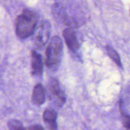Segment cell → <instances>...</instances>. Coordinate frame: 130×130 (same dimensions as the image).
I'll use <instances>...</instances> for the list:
<instances>
[{
  "instance_id": "1",
  "label": "cell",
  "mask_w": 130,
  "mask_h": 130,
  "mask_svg": "<svg viewBox=\"0 0 130 130\" xmlns=\"http://www.w3.org/2000/svg\"><path fill=\"white\" fill-rule=\"evenodd\" d=\"M38 16L36 12L30 10L25 9L17 17L15 22L17 35L24 39L34 33L37 25Z\"/></svg>"
},
{
  "instance_id": "5",
  "label": "cell",
  "mask_w": 130,
  "mask_h": 130,
  "mask_svg": "<svg viewBox=\"0 0 130 130\" xmlns=\"http://www.w3.org/2000/svg\"><path fill=\"white\" fill-rule=\"evenodd\" d=\"M63 36L67 47L72 52H76L79 50L80 45L75 31L71 29H66L63 31Z\"/></svg>"
},
{
  "instance_id": "6",
  "label": "cell",
  "mask_w": 130,
  "mask_h": 130,
  "mask_svg": "<svg viewBox=\"0 0 130 130\" xmlns=\"http://www.w3.org/2000/svg\"><path fill=\"white\" fill-rule=\"evenodd\" d=\"M31 70L32 74L35 76H40L43 73V61L41 56L36 51L32 52Z\"/></svg>"
},
{
  "instance_id": "2",
  "label": "cell",
  "mask_w": 130,
  "mask_h": 130,
  "mask_svg": "<svg viewBox=\"0 0 130 130\" xmlns=\"http://www.w3.org/2000/svg\"><path fill=\"white\" fill-rule=\"evenodd\" d=\"M63 54V44L58 36H53L48 43L46 51L45 64L52 71L58 68Z\"/></svg>"
},
{
  "instance_id": "11",
  "label": "cell",
  "mask_w": 130,
  "mask_h": 130,
  "mask_svg": "<svg viewBox=\"0 0 130 130\" xmlns=\"http://www.w3.org/2000/svg\"><path fill=\"white\" fill-rule=\"evenodd\" d=\"M123 122L124 127L127 130H130V116L123 113Z\"/></svg>"
},
{
  "instance_id": "8",
  "label": "cell",
  "mask_w": 130,
  "mask_h": 130,
  "mask_svg": "<svg viewBox=\"0 0 130 130\" xmlns=\"http://www.w3.org/2000/svg\"><path fill=\"white\" fill-rule=\"evenodd\" d=\"M33 103L36 105H41L45 100V90L44 87L41 84L35 85L33 89L32 96Z\"/></svg>"
},
{
  "instance_id": "7",
  "label": "cell",
  "mask_w": 130,
  "mask_h": 130,
  "mask_svg": "<svg viewBox=\"0 0 130 130\" xmlns=\"http://www.w3.org/2000/svg\"><path fill=\"white\" fill-rule=\"evenodd\" d=\"M43 121L49 130H57V113L52 109H46L43 113Z\"/></svg>"
},
{
  "instance_id": "12",
  "label": "cell",
  "mask_w": 130,
  "mask_h": 130,
  "mask_svg": "<svg viewBox=\"0 0 130 130\" xmlns=\"http://www.w3.org/2000/svg\"><path fill=\"white\" fill-rule=\"evenodd\" d=\"M27 130H44L43 127L39 124L32 125L27 129Z\"/></svg>"
},
{
  "instance_id": "10",
  "label": "cell",
  "mask_w": 130,
  "mask_h": 130,
  "mask_svg": "<svg viewBox=\"0 0 130 130\" xmlns=\"http://www.w3.org/2000/svg\"><path fill=\"white\" fill-rule=\"evenodd\" d=\"M8 127L9 130H27L24 127L21 122L15 119H11L8 122Z\"/></svg>"
},
{
  "instance_id": "4",
  "label": "cell",
  "mask_w": 130,
  "mask_h": 130,
  "mask_svg": "<svg viewBox=\"0 0 130 130\" xmlns=\"http://www.w3.org/2000/svg\"><path fill=\"white\" fill-rule=\"evenodd\" d=\"M51 32V25L48 22L44 21L39 25L38 30L34 31V41L38 47H43L48 42ZM33 33V34H34Z\"/></svg>"
},
{
  "instance_id": "3",
  "label": "cell",
  "mask_w": 130,
  "mask_h": 130,
  "mask_svg": "<svg viewBox=\"0 0 130 130\" xmlns=\"http://www.w3.org/2000/svg\"><path fill=\"white\" fill-rule=\"evenodd\" d=\"M47 90L50 99L57 107H62L66 101V94L60 87L58 82L55 79H51L50 80Z\"/></svg>"
},
{
  "instance_id": "9",
  "label": "cell",
  "mask_w": 130,
  "mask_h": 130,
  "mask_svg": "<svg viewBox=\"0 0 130 130\" xmlns=\"http://www.w3.org/2000/svg\"><path fill=\"white\" fill-rule=\"evenodd\" d=\"M107 52L108 54L110 56V58L113 60V61L115 62V63L119 66V68L122 67V64L121 62L120 57L118 55V52L112 48V47H110V46H108L107 47Z\"/></svg>"
}]
</instances>
